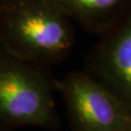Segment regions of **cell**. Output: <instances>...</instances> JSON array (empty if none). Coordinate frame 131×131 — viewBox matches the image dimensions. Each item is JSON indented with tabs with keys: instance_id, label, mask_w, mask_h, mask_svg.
<instances>
[{
	"instance_id": "cell-1",
	"label": "cell",
	"mask_w": 131,
	"mask_h": 131,
	"mask_svg": "<svg viewBox=\"0 0 131 131\" xmlns=\"http://www.w3.org/2000/svg\"><path fill=\"white\" fill-rule=\"evenodd\" d=\"M0 16V47L19 59L43 67L73 47L70 18L51 0H6Z\"/></svg>"
},
{
	"instance_id": "cell-2",
	"label": "cell",
	"mask_w": 131,
	"mask_h": 131,
	"mask_svg": "<svg viewBox=\"0 0 131 131\" xmlns=\"http://www.w3.org/2000/svg\"><path fill=\"white\" fill-rule=\"evenodd\" d=\"M53 88L54 83L43 67L0 47V131L25 126L57 128Z\"/></svg>"
},
{
	"instance_id": "cell-3",
	"label": "cell",
	"mask_w": 131,
	"mask_h": 131,
	"mask_svg": "<svg viewBox=\"0 0 131 131\" xmlns=\"http://www.w3.org/2000/svg\"><path fill=\"white\" fill-rule=\"evenodd\" d=\"M65 101L72 131H127L131 111L89 73L74 72L54 82Z\"/></svg>"
},
{
	"instance_id": "cell-4",
	"label": "cell",
	"mask_w": 131,
	"mask_h": 131,
	"mask_svg": "<svg viewBox=\"0 0 131 131\" xmlns=\"http://www.w3.org/2000/svg\"><path fill=\"white\" fill-rule=\"evenodd\" d=\"M95 80L131 111V13L94 49L89 60Z\"/></svg>"
},
{
	"instance_id": "cell-5",
	"label": "cell",
	"mask_w": 131,
	"mask_h": 131,
	"mask_svg": "<svg viewBox=\"0 0 131 131\" xmlns=\"http://www.w3.org/2000/svg\"><path fill=\"white\" fill-rule=\"evenodd\" d=\"M69 18L77 19L89 29L98 31L117 13L124 0H51Z\"/></svg>"
},
{
	"instance_id": "cell-6",
	"label": "cell",
	"mask_w": 131,
	"mask_h": 131,
	"mask_svg": "<svg viewBox=\"0 0 131 131\" xmlns=\"http://www.w3.org/2000/svg\"><path fill=\"white\" fill-rule=\"evenodd\" d=\"M5 1L6 0H0V11H1V9H2V7H3V5H4Z\"/></svg>"
},
{
	"instance_id": "cell-7",
	"label": "cell",
	"mask_w": 131,
	"mask_h": 131,
	"mask_svg": "<svg viewBox=\"0 0 131 131\" xmlns=\"http://www.w3.org/2000/svg\"><path fill=\"white\" fill-rule=\"evenodd\" d=\"M127 131H131V127H130V128H129V129H128Z\"/></svg>"
}]
</instances>
